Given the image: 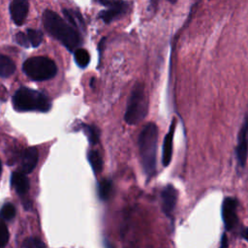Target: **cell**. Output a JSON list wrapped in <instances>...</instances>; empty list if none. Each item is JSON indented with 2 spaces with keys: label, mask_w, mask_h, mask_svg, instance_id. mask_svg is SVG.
Here are the masks:
<instances>
[{
  "label": "cell",
  "mask_w": 248,
  "mask_h": 248,
  "mask_svg": "<svg viewBox=\"0 0 248 248\" xmlns=\"http://www.w3.org/2000/svg\"><path fill=\"white\" fill-rule=\"evenodd\" d=\"M43 23L46 32L58 40L68 50L74 51L80 46L82 40L78 29L65 21L55 12L45 10L43 13Z\"/></svg>",
  "instance_id": "6da1fadb"
},
{
  "label": "cell",
  "mask_w": 248,
  "mask_h": 248,
  "mask_svg": "<svg viewBox=\"0 0 248 248\" xmlns=\"http://www.w3.org/2000/svg\"><path fill=\"white\" fill-rule=\"evenodd\" d=\"M158 127L155 123H147L139 136V151L144 173L152 177L156 172L157 146H158Z\"/></svg>",
  "instance_id": "7a4b0ae2"
},
{
  "label": "cell",
  "mask_w": 248,
  "mask_h": 248,
  "mask_svg": "<svg viewBox=\"0 0 248 248\" xmlns=\"http://www.w3.org/2000/svg\"><path fill=\"white\" fill-rule=\"evenodd\" d=\"M148 112V98L145 87L142 83L138 82L134 85L128 99L124 120L129 125L140 123Z\"/></svg>",
  "instance_id": "3957f363"
},
{
  "label": "cell",
  "mask_w": 248,
  "mask_h": 248,
  "mask_svg": "<svg viewBox=\"0 0 248 248\" xmlns=\"http://www.w3.org/2000/svg\"><path fill=\"white\" fill-rule=\"evenodd\" d=\"M13 106L18 111L46 112L51 107L50 100L43 93L26 88H19L13 96Z\"/></svg>",
  "instance_id": "277c9868"
},
{
  "label": "cell",
  "mask_w": 248,
  "mask_h": 248,
  "mask_svg": "<svg viewBox=\"0 0 248 248\" xmlns=\"http://www.w3.org/2000/svg\"><path fill=\"white\" fill-rule=\"evenodd\" d=\"M24 73L34 80H46L53 78L57 73L56 64L45 56L28 58L22 66Z\"/></svg>",
  "instance_id": "5b68a950"
},
{
  "label": "cell",
  "mask_w": 248,
  "mask_h": 248,
  "mask_svg": "<svg viewBox=\"0 0 248 248\" xmlns=\"http://www.w3.org/2000/svg\"><path fill=\"white\" fill-rule=\"evenodd\" d=\"M130 3L124 0H112L111 3L107 6V9L103 10L99 14V17L105 23H110L113 20L123 16L129 10Z\"/></svg>",
  "instance_id": "8992f818"
},
{
  "label": "cell",
  "mask_w": 248,
  "mask_h": 248,
  "mask_svg": "<svg viewBox=\"0 0 248 248\" xmlns=\"http://www.w3.org/2000/svg\"><path fill=\"white\" fill-rule=\"evenodd\" d=\"M248 156V113L243 120L242 126L237 136L236 159L240 167H244Z\"/></svg>",
  "instance_id": "52a82bcc"
},
{
  "label": "cell",
  "mask_w": 248,
  "mask_h": 248,
  "mask_svg": "<svg viewBox=\"0 0 248 248\" xmlns=\"http://www.w3.org/2000/svg\"><path fill=\"white\" fill-rule=\"evenodd\" d=\"M237 202L236 200L228 197L223 201L222 203V218L226 230L232 231L237 224V211H236Z\"/></svg>",
  "instance_id": "ba28073f"
},
{
  "label": "cell",
  "mask_w": 248,
  "mask_h": 248,
  "mask_svg": "<svg viewBox=\"0 0 248 248\" xmlns=\"http://www.w3.org/2000/svg\"><path fill=\"white\" fill-rule=\"evenodd\" d=\"M177 190L171 184L166 185L161 192L162 210L168 217H171L173 214L177 202Z\"/></svg>",
  "instance_id": "9c48e42d"
},
{
  "label": "cell",
  "mask_w": 248,
  "mask_h": 248,
  "mask_svg": "<svg viewBox=\"0 0 248 248\" xmlns=\"http://www.w3.org/2000/svg\"><path fill=\"white\" fill-rule=\"evenodd\" d=\"M28 0H13L9 6L11 17L16 25H22L24 23L28 15Z\"/></svg>",
  "instance_id": "30bf717a"
},
{
  "label": "cell",
  "mask_w": 248,
  "mask_h": 248,
  "mask_svg": "<svg viewBox=\"0 0 248 248\" xmlns=\"http://www.w3.org/2000/svg\"><path fill=\"white\" fill-rule=\"evenodd\" d=\"M175 130V119H172L169 132L165 136L162 149V163L164 167H168L172 157V146H173V136Z\"/></svg>",
  "instance_id": "8fae6325"
},
{
  "label": "cell",
  "mask_w": 248,
  "mask_h": 248,
  "mask_svg": "<svg viewBox=\"0 0 248 248\" xmlns=\"http://www.w3.org/2000/svg\"><path fill=\"white\" fill-rule=\"evenodd\" d=\"M38 158H39V154H38L37 148L35 147L26 148L21 157V162H20L21 172L23 173L31 172L38 163Z\"/></svg>",
  "instance_id": "7c38bea8"
},
{
  "label": "cell",
  "mask_w": 248,
  "mask_h": 248,
  "mask_svg": "<svg viewBox=\"0 0 248 248\" xmlns=\"http://www.w3.org/2000/svg\"><path fill=\"white\" fill-rule=\"evenodd\" d=\"M64 17L67 19V21L72 24L77 29H84L85 23L84 20L78 11L73 10V9H63L62 11Z\"/></svg>",
  "instance_id": "4fadbf2b"
},
{
  "label": "cell",
  "mask_w": 248,
  "mask_h": 248,
  "mask_svg": "<svg viewBox=\"0 0 248 248\" xmlns=\"http://www.w3.org/2000/svg\"><path fill=\"white\" fill-rule=\"evenodd\" d=\"M12 185L19 195H23L29 190V180L23 172H14L12 174Z\"/></svg>",
  "instance_id": "5bb4252c"
},
{
  "label": "cell",
  "mask_w": 248,
  "mask_h": 248,
  "mask_svg": "<svg viewBox=\"0 0 248 248\" xmlns=\"http://www.w3.org/2000/svg\"><path fill=\"white\" fill-rule=\"evenodd\" d=\"M16 71V65L14 61L6 55L0 54V77L8 78Z\"/></svg>",
  "instance_id": "9a60e30c"
},
{
  "label": "cell",
  "mask_w": 248,
  "mask_h": 248,
  "mask_svg": "<svg viewBox=\"0 0 248 248\" xmlns=\"http://www.w3.org/2000/svg\"><path fill=\"white\" fill-rule=\"evenodd\" d=\"M88 161L95 173H99L103 169V160L100 153L97 150H90L88 152Z\"/></svg>",
  "instance_id": "2e32d148"
},
{
  "label": "cell",
  "mask_w": 248,
  "mask_h": 248,
  "mask_svg": "<svg viewBox=\"0 0 248 248\" xmlns=\"http://www.w3.org/2000/svg\"><path fill=\"white\" fill-rule=\"evenodd\" d=\"M112 192V182L108 179H104L98 184V195L102 201H107Z\"/></svg>",
  "instance_id": "e0dca14e"
},
{
  "label": "cell",
  "mask_w": 248,
  "mask_h": 248,
  "mask_svg": "<svg viewBox=\"0 0 248 248\" xmlns=\"http://www.w3.org/2000/svg\"><path fill=\"white\" fill-rule=\"evenodd\" d=\"M75 61L80 68H85L90 61V55L84 48H77L75 50Z\"/></svg>",
  "instance_id": "ac0fdd59"
},
{
  "label": "cell",
  "mask_w": 248,
  "mask_h": 248,
  "mask_svg": "<svg viewBox=\"0 0 248 248\" xmlns=\"http://www.w3.org/2000/svg\"><path fill=\"white\" fill-rule=\"evenodd\" d=\"M26 35L29 40L30 46H32L33 47L39 46L44 39L43 32L40 30H37V29H27Z\"/></svg>",
  "instance_id": "d6986e66"
},
{
  "label": "cell",
  "mask_w": 248,
  "mask_h": 248,
  "mask_svg": "<svg viewBox=\"0 0 248 248\" xmlns=\"http://www.w3.org/2000/svg\"><path fill=\"white\" fill-rule=\"evenodd\" d=\"M83 131L88 138V140L91 144H96L99 141L100 131L94 125H83Z\"/></svg>",
  "instance_id": "ffe728a7"
},
{
  "label": "cell",
  "mask_w": 248,
  "mask_h": 248,
  "mask_svg": "<svg viewBox=\"0 0 248 248\" xmlns=\"http://www.w3.org/2000/svg\"><path fill=\"white\" fill-rule=\"evenodd\" d=\"M15 215H16V207L12 203H6L2 207L1 212H0V216L6 220L13 219L15 217Z\"/></svg>",
  "instance_id": "44dd1931"
},
{
  "label": "cell",
  "mask_w": 248,
  "mask_h": 248,
  "mask_svg": "<svg viewBox=\"0 0 248 248\" xmlns=\"http://www.w3.org/2000/svg\"><path fill=\"white\" fill-rule=\"evenodd\" d=\"M23 247L26 248H41V247H45V243L40 240L39 238H35V237H30L27 238L23 243H22Z\"/></svg>",
  "instance_id": "7402d4cb"
},
{
  "label": "cell",
  "mask_w": 248,
  "mask_h": 248,
  "mask_svg": "<svg viewBox=\"0 0 248 248\" xmlns=\"http://www.w3.org/2000/svg\"><path fill=\"white\" fill-rule=\"evenodd\" d=\"M9 240V231L4 222H0V247H4Z\"/></svg>",
  "instance_id": "603a6c76"
},
{
  "label": "cell",
  "mask_w": 248,
  "mask_h": 248,
  "mask_svg": "<svg viewBox=\"0 0 248 248\" xmlns=\"http://www.w3.org/2000/svg\"><path fill=\"white\" fill-rule=\"evenodd\" d=\"M16 41L18 45H20L21 46H24V47H29V46H30V43H29L26 33H23V32L16 33Z\"/></svg>",
  "instance_id": "cb8c5ba5"
},
{
  "label": "cell",
  "mask_w": 248,
  "mask_h": 248,
  "mask_svg": "<svg viewBox=\"0 0 248 248\" xmlns=\"http://www.w3.org/2000/svg\"><path fill=\"white\" fill-rule=\"evenodd\" d=\"M228 245H229V243H228L227 236H226V234H224V235L222 236V243H221V247H227Z\"/></svg>",
  "instance_id": "d4e9b609"
},
{
  "label": "cell",
  "mask_w": 248,
  "mask_h": 248,
  "mask_svg": "<svg viewBox=\"0 0 248 248\" xmlns=\"http://www.w3.org/2000/svg\"><path fill=\"white\" fill-rule=\"evenodd\" d=\"M242 236L244 239L248 241V228H244L242 231Z\"/></svg>",
  "instance_id": "484cf974"
},
{
  "label": "cell",
  "mask_w": 248,
  "mask_h": 248,
  "mask_svg": "<svg viewBox=\"0 0 248 248\" xmlns=\"http://www.w3.org/2000/svg\"><path fill=\"white\" fill-rule=\"evenodd\" d=\"M168 1H169V2H170V3H171V4H175V3H176V1H177V0H168Z\"/></svg>",
  "instance_id": "4316f807"
},
{
  "label": "cell",
  "mask_w": 248,
  "mask_h": 248,
  "mask_svg": "<svg viewBox=\"0 0 248 248\" xmlns=\"http://www.w3.org/2000/svg\"><path fill=\"white\" fill-rule=\"evenodd\" d=\"M1 170H2V167H1V161H0V173H1Z\"/></svg>",
  "instance_id": "83f0119b"
}]
</instances>
